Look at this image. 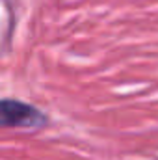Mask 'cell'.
Listing matches in <instances>:
<instances>
[{"label":"cell","instance_id":"obj_1","mask_svg":"<svg viewBox=\"0 0 158 160\" xmlns=\"http://www.w3.org/2000/svg\"><path fill=\"white\" fill-rule=\"evenodd\" d=\"M0 121L4 127L37 128V127H45L48 123V118L34 104L6 97L0 102Z\"/></svg>","mask_w":158,"mask_h":160}]
</instances>
